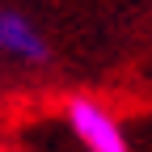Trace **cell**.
<instances>
[{
	"mask_svg": "<svg viewBox=\"0 0 152 152\" xmlns=\"http://www.w3.org/2000/svg\"><path fill=\"white\" fill-rule=\"evenodd\" d=\"M64 123L80 152H131V135L110 102L93 97V93H72L64 97Z\"/></svg>",
	"mask_w": 152,
	"mask_h": 152,
	"instance_id": "1",
	"label": "cell"
},
{
	"mask_svg": "<svg viewBox=\"0 0 152 152\" xmlns=\"http://www.w3.org/2000/svg\"><path fill=\"white\" fill-rule=\"evenodd\" d=\"M0 55L13 64H26V68H42V64H51V42L34 17L17 13V9H0Z\"/></svg>",
	"mask_w": 152,
	"mask_h": 152,
	"instance_id": "2",
	"label": "cell"
}]
</instances>
